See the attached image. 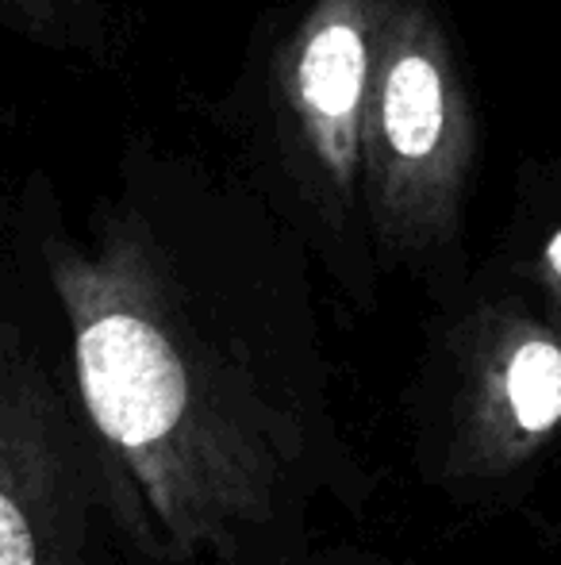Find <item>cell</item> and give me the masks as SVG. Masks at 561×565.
Returning a JSON list of instances; mask_svg holds the SVG:
<instances>
[{
  "mask_svg": "<svg viewBox=\"0 0 561 565\" xmlns=\"http://www.w3.org/2000/svg\"><path fill=\"white\" fill-rule=\"evenodd\" d=\"M74 335V370L100 447L173 558H231L266 527L300 431L258 377L185 312L131 227L97 246L46 243Z\"/></svg>",
  "mask_w": 561,
  "mask_h": 565,
  "instance_id": "obj_1",
  "label": "cell"
},
{
  "mask_svg": "<svg viewBox=\"0 0 561 565\" xmlns=\"http://www.w3.org/2000/svg\"><path fill=\"white\" fill-rule=\"evenodd\" d=\"M362 154L389 238L420 246L446 235L470 166V116L439 28L412 4L377 23Z\"/></svg>",
  "mask_w": 561,
  "mask_h": 565,
  "instance_id": "obj_2",
  "label": "cell"
},
{
  "mask_svg": "<svg viewBox=\"0 0 561 565\" xmlns=\"http://www.w3.org/2000/svg\"><path fill=\"white\" fill-rule=\"evenodd\" d=\"M0 565H85V481L39 365L0 335Z\"/></svg>",
  "mask_w": 561,
  "mask_h": 565,
  "instance_id": "obj_3",
  "label": "cell"
},
{
  "mask_svg": "<svg viewBox=\"0 0 561 565\" xmlns=\"http://www.w3.org/2000/svg\"><path fill=\"white\" fill-rule=\"evenodd\" d=\"M561 431V335L531 316H493L465 350L450 469L500 477Z\"/></svg>",
  "mask_w": 561,
  "mask_h": 565,
  "instance_id": "obj_4",
  "label": "cell"
},
{
  "mask_svg": "<svg viewBox=\"0 0 561 565\" xmlns=\"http://www.w3.org/2000/svg\"><path fill=\"white\" fill-rule=\"evenodd\" d=\"M374 62L377 23L369 0H315L284 66L296 131L338 193H350L362 166Z\"/></svg>",
  "mask_w": 561,
  "mask_h": 565,
  "instance_id": "obj_5",
  "label": "cell"
},
{
  "mask_svg": "<svg viewBox=\"0 0 561 565\" xmlns=\"http://www.w3.org/2000/svg\"><path fill=\"white\" fill-rule=\"evenodd\" d=\"M82 0H0V20L39 43H69Z\"/></svg>",
  "mask_w": 561,
  "mask_h": 565,
  "instance_id": "obj_6",
  "label": "cell"
},
{
  "mask_svg": "<svg viewBox=\"0 0 561 565\" xmlns=\"http://www.w3.org/2000/svg\"><path fill=\"white\" fill-rule=\"evenodd\" d=\"M542 266H547L550 289H554V292H558V300H561V231L547 243V258H542Z\"/></svg>",
  "mask_w": 561,
  "mask_h": 565,
  "instance_id": "obj_7",
  "label": "cell"
}]
</instances>
